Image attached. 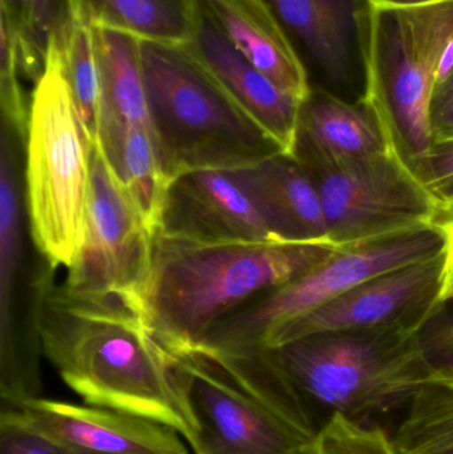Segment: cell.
<instances>
[{
    "label": "cell",
    "instance_id": "obj_14",
    "mask_svg": "<svg viewBox=\"0 0 453 454\" xmlns=\"http://www.w3.org/2000/svg\"><path fill=\"white\" fill-rule=\"evenodd\" d=\"M186 45L282 153L294 157L302 101L279 88L239 52L201 0L193 36Z\"/></svg>",
    "mask_w": 453,
    "mask_h": 454
},
{
    "label": "cell",
    "instance_id": "obj_16",
    "mask_svg": "<svg viewBox=\"0 0 453 454\" xmlns=\"http://www.w3.org/2000/svg\"><path fill=\"white\" fill-rule=\"evenodd\" d=\"M231 173L277 239L330 238L316 184L295 157L276 153Z\"/></svg>",
    "mask_w": 453,
    "mask_h": 454
},
{
    "label": "cell",
    "instance_id": "obj_22",
    "mask_svg": "<svg viewBox=\"0 0 453 454\" xmlns=\"http://www.w3.org/2000/svg\"><path fill=\"white\" fill-rule=\"evenodd\" d=\"M98 146L154 234L169 181L156 138L141 128L108 122L101 127Z\"/></svg>",
    "mask_w": 453,
    "mask_h": 454
},
{
    "label": "cell",
    "instance_id": "obj_1",
    "mask_svg": "<svg viewBox=\"0 0 453 454\" xmlns=\"http://www.w3.org/2000/svg\"><path fill=\"white\" fill-rule=\"evenodd\" d=\"M43 272L36 325L43 351L87 404L132 413L176 429L191 442L196 432L172 370L170 352L132 301L84 295L56 286Z\"/></svg>",
    "mask_w": 453,
    "mask_h": 454
},
{
    "label": "cell",
    "instance_id": "obj_31",
    "mask_svg": "<svg viewBox=\"0 0 453 454\" xmlns=\"http://www.w3.org/2000/svg\"><path fill=\"white\" fill-rule=\"evenodd\" d=\"M433 225L438 227L447 239L446 269H444V303L453 301V193L441 200L433 218Z\"/></svg>",
    "mask_w": 453,
    "mask_h": 454
},
{
    "label": "cell",
    "instance_id": "obj_6",
    "mask_svg": "<svg viewBox=\"0 0 453 454\" xmlns=\"http://www.w3.org/2000/svg\"><path fill=\"white\" fill-rule=\"evenodd\" d=\"M426 327L319 333L268 349L306 404L361 423L409 403L436 372L423 343Z\"/></svg>",
    "mask_w": 453,
    "mask_h": 454
},
{
    "label": "cell",
    "instance_id": "obj_26",
    "mask_svg": "<svg viewBox=\"0 0 453 454\" xmlns=\"http://www.w3.org/2000/svg\"><path fill=\"white\" fill-rule=\"evenodd\" d=\"M309 454H398L393 440L380 428H369L340 413L319 427Z\"/></svg>",
    "mask_w": 453,
    "mask_h": 454
},
{
    "label": "cell",
    "instance_id": "obj_7",
    "mask_svg": "<svg viewBox=\"0 0 453 454\" xmlns=\"http://www.w3.org/2000/svg\"><path fill=\"white\" fill-rule=\"evenodd\" d=\"M24 193L29 235L43 261L68 271L82 253L90 186V145L52 48L32 90Z\"/></svg>",
    "mask_w": 453,
    "mask_h": 454
},
{
    "label": "cell",
    "instance_id": "obj_13",
    "mask_svg": "<svg viewBox=\"0 0 453 454\" xmlns=\"http://www.w3.org/2000/svg\"><path fill=\"white\" fill-rule=\"evenodd\" d=\"M2 408L15 411L69 454H189L176 429L132 413L44 397Z\"/></svg>",
    "mask_w": 453,
    "mask_h": 454
},
{
    "label": "cell",
    "instance_id": "obj_17",
    "mask_svg": "<svg viewBox=\"0 0 453 454\" xmlns=\"http://www.w3.org/2000/svg\"><path fill=\"white\" fill-rule=\"evenodd\" d=\"M234 47L298 100L310 96L308 69L269 0H201Z\"/></svg>",
    "mask_w": 453,
    "mask_h": 454
},
{
    "label": "cell",
    "instance_id": "obj_9",
    "mask_svg": "<svg viewBox=\"0 0 453 454\" xmlns=\"http://www.w3.org/2000/svg\"><path fill=\"white\" fill-rule=\"evenodd\" d=\"M433 225L340 245L324 263L270 291L210 331L201 344L220 349L258 347L274 328L297 319L356 286L446 253Z\"/></svg>",
    "mask_w": 453,
    "mask_h": 454
},
{
    "label": "cell",
    "instance_id": "obj_5",
    "mask_svg": "<svg viewBox=\"0 0 453 454\" xmlns=\"http://www.w3.org/2000/svg\"><path fill=\"white\" fill-rule=\"evenodd\" d=\"M140 48L168 180L189 170L241 169L282 153L188 45L141 40Z\"/></svg>",
    "mask_w": 453,
    "mask_h": 454
},
{
    "label": "cell",
    "instance_id": "obj_3",
    "mask_svg": "<svg viewBox=\"0 0 453 454\" xmlns=\"http://www.w3.org/2000/svg\"><path fill=\"white\" fill-rule=\"evenodd\" d=\"M196 432L194 454H309L318 428L270 349L169 351Z\"/></svg>",
    "mask_w": 453,
    "mask_h": 454
},
{
    "label": "cell",
    "instance_id": "obj_12",
    "mask_svg": "<svg viewBox=\"0 0 453 454\" xmlns=\"http://www.w3.org/2000/svg\"><path fill=\"white\" fill-rule=\"evenodd\" d=\"M154 234L193 242H258L274 237L231 170L199 169L168 181Z\"/></svg>",
    "mask_w": 453,
    "mask_h": 454
},
{
    "label": "cell",
    "instance_id": "obj_20",
    "mask_svg": "<svg viewBox=\"0 0 453 454\" xmlns=\"http://www.w3.org/2000/svg\"><path fill=\"white\" fill-rule=\"evenodd\" d=\"M74 20L117 29L140 40L186 44L199 0H69Z\"/></svg>",
    "mask_w": 453,
    "mask_h": 454
},
{
    "label": "cell",
    "instance_id": "obj_10",
    "mask_svg": "<svg viewBox=\"0 0 453 454\" xmlns=\"http://www.w3.org/2000/svg\"><path fill=\"white\" fill-rule=\"evenodd\" d=\"M153 235L101 149L93 145L84 242L64 287L135 303L148 275Z\"/></svg>",
    "mask_w": 453,
    "mask_h": 454
},
{
    "label": "cell",
    "instance_id": "obj_24",
    "mask_svg": "<svg viewBox=\"0 0 453 454\" xmlns=\"http://www.w3.org/2000/svg\"><path fill=\"white\" fill-rule=\"evenodd\" d=\"M391 440L398 454H453V368L439 367L415 391Z\"/></svg>",
    "mask_w": 453,
    "mask_h": 454
},
{
    "label": "cell",
    "instance_id": "obj_11",
    "mask_svg": "<svg viewBox=\"0 0 453 454\" xmlns=\"http://www.w3.org/2000/svg\"><path fill=\"white\" fill-rule=\"evenodd\" d=\"M446 253L380 275L356 286L324 306L284 323L261 341L265 348L319 333L427 325L443 309Z\"/></svg>",
    "mask_w": 453,
    "mask_h": 454
},
{
    "label": "cell",
    "instance_id": "obj_27",
    "mask_svg": "<svg viewBox=\"0 0 453 454\" xmlns=\"http://www.w3.org/2000/svg\"><path fill=\"white\" fill-rule=\"evenodd\" d=\"M2 21L0 28V106H2V125L20 136L27 137L29 119V103L27 101L21 76L23 72L19 61L18 47L10 26Z\"/></svg>",
    "mask_w": 453,
    "mask_h": 454
},
{
    "label": "cell",
    "instance_id": "obj_32",
    "mask_svg": "<svg viewBox=\"0 0 453 454\" xmlns=\"http://www.w3.org/2000/svg\"><path fill=\"white\" fill-rule=\"evenodd\" d=\"M433 144L453 138V72L436 90L433 103Z\"/></svg>",
    "mask_w": 453,
    "mask_h": 454
},
{
    "label": "cell",
    "instance_id": "obj_4",
    "mask_svg": "<svg viewBox=\"0 0 453 454\" xmlns=\"http://www.w3.org/2000/svg\"><path fill=\"white\" fill-rule=\"evenodd\" d=\"M354 28L366 106L398 130L411 162L433 146V103L453 36V0H358Z\"/></svg>",
    "mask_w": 453,
    "mask_h": 454
},
{
    "label": "cell",
    "instance_id": "obj_15",
    "mask_svg": "<svg viewBox=\"0 0 453 454\" xmlns=\"http://www.w3.org/2000/svg\"><path fill=\"white\" fill-rule=\"evenodd\" d=\"M24 141L2 127L0 148V357L20 359L40 347L36 323L21 314L26 238L19 152Z\"/></svg>",
    "mask_w": 453,
    "mask_h": 454
},
{
    "label": "cell",
    "instance_id": "obj_21",
    "mask_svg": "<svg viewBox=\"0 0 453 454\" xmlns=\"http://www.w3.org/2000/svg\"><path fill=\"white\" fill-rule=\"evenodd\" d=\"M292 39L332 80L348 76L354 10L346 0H269Z\"/></svg>",
    "mask_w": 453,
    "mask_h": 454
},
{
    "label": "cell",
    "instance_id": "obj_30",
    "mask_svg": "<svg viewBox=\"0 0 453 454\" xmlns=\"http://www.w3.org/2000/svg\"><path fill=\"white\" fill-rule=\"evenodd\" d=\"M423 343L436 367L453 368V315L441 320L433 317L423 333Z\"/></svg>",
    "mask_w": 453,
    "mask_h": 454
},
{
    "label": "cell",
    "instance_id": "obj_18",
    "mask_svg": "<svg viewBox=\"0 0 453 454\" xmlns=\"http://www.w3.org/2000/svg\"><path fill=\"white\" fill-rule=\"evenodd\" d=\"M300 136L335 159L377 156L394 143H403L401 136L386 130L361 103H346L314 88L302 104Z\"/></svg>",
    "mask_w": 453,
    "mask_h": 454
},
{
    "label": "cell",
    "instance_id": "obj_8",
    "mask_svg": "<svg viewBox=\"0 0 453 454\" xmlns=\"http://www.w3.org/2000/svg\"><path fill=\"white\" fill-rule=\"evenodd\" d=\"M294 157L316 184L327 231L340 245L433 225L438 200L403 143L364 159H335L298 136Z\"/></svg>",
    "mask_w": 453,
    "mask_h": 454
},
{
    "label": "cell",
    "instance_id": "obj_28",
    "mask_svg": "<svg viewBox=\"0 0 453 454\" xmlns=\"http://www.w3.org/2000/svg\"><path fill=\"white\" fill-rule=\"evenodd\" d=\"M0 454H69L56 440L27 424L15 411L2 408Z\"/></svg>",
    "mask_w": 453,
    "mask_h": 454
},
{
    "label": "cell",
    "instance_id": "obj_2",
    "mask_svg": "<svg viewBox=\"0 0 453 454\" xmlns=\"http://www.w3.org/2000/svg\"><path fill=\"white\" fill-rule=\"evenodd\" d=\"M330 238L193 242L153 235L135 307L169 351L199 346L221 322L324 263Z\"/></svg>",
    "mask_w": 453,
    "mask_h": 454
},
{
    "label": "cell",
    "instance_id": "obj_23",
    "mask_svg": "<svg viewBox=\"0 0 453 454\" xmlns=\"http://www.w3.org/2000/svg\"><path fill=\"white\" fill-rule=\"evenodd\" d=\"M2 19L18 47L23 76L34 85L47 67L52 48L63 50L74 27L69 0H0Z\"/></svg>",
    "mask_w": 453,
    "mask_h": 454
},
{
    "label": "cell",
    "instance_id": "obj_25",
    "mask_svg": "<svg viewBox=\"0 0 453 454\" xmlns=\"http://www.w3.org/2000/svg\"><path fill=\"white\" fill-rule=\"evenodd\" d=\"M61 56L85 135L90 145H98L103 116V82L93 27L74 20Z\"/></svg>",
    "mask_w": 453,
    "mask_h": 454
},
{
    "label": "cell",
    "instance_id": "obj_29",
    "mask_svg": "<svg viewBox=\"0 0 453 454\" xmlns=\"http://www.w3.org/2000/svg\"><path fill=\"white\" fill-rule=\"evenodd\" d=\"M412 165L438 202L453 193V138L433 144L431 151Z\"/></svg>",
    "mask_w": 453,
    "mask_h": 454
},
{
    "label": "cell",
    "instance_id": "obj_19",
    "mask_svg": "<svg viewBox=\"0 0 453 454\" xmlns=\"http://www.w3.org/2000/svg\"><path fill=\"white\" fill-rule=\"evenodd\" d=\"M93 34L103 82L101 127L111 122L141 128L156 138L141 63V40L104 27H93Z\"/></svg>",
    "mask_w": 453,
    "mask_h": 454
}]
</instances>
